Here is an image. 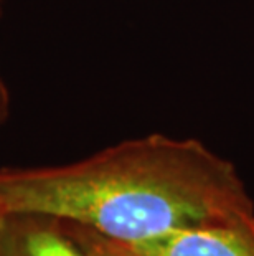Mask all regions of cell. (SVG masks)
<instances>
[{
	"label": "cell",
	"instance_id": "2",
	"mask_svg": "<svg viewBox=\"0 0 254 256\" xmlns=\"http://www.w3.org/2000/svg\"><path fill=\"white\" fill-rule=\"evenodd\" d=\"M129 246L145 256H254V216L183 228Z\"/></svg>",
	"mask_w": 254,
	"mask_h": 256
},
{
	"label": "cell",
	"instance_id": "5",
	"mask_svg": "<svg viewBox=\"0 0 254 256\" xmlns=\"http://www.w3.org/2000/svg\"><path fill=\"white\" fill-rule=\"evenodd\" d=\"M10 112V96H8V90L5 81L0 76V126L5 122V119L8 118Z\"/></svg>",
	"mask_w": 254,
	"mask_h": 256
},
{
	"label": "cell",
	"instance_id": "7",
	"mask_svg": "<svg viewBox=\"0 0 254 256\" xmlns=\"http://www.w3.org/2000/svg\"><path fill=\"white\" fill-rule=\"evenodd\" d=\"M2 10H3V0H0V17H2Z\"/></svg>",
	"mask_w": 254,
	"mask_h": 256
},
{
	"label": "cell",
	"instance_id": "4",
	"mask_svg": "<svg viewBox=\"0 0 254 256\" xmlns=\"http://www.w3.org/2000/svg\"><path fill=\"white\" fill-rule=\"evenodd\" d=\"M61 222L64 223L69 235L76 240L78 244L84 250V253L88 256H145L136 252L129 244L107 238L88 226L78 225V223H69L64 220Z\"/></svg>",
	"mask_w": 254,
	"mask_h": 256
},
{
	"label": "cell",
	"instance_id": "3",
	"mask_svg": "<svg viewBox=\"0 0 254 256\" xmlns=\"http://www.w3.org/2000/svg\"><path fill=\"white\" fill-rule=\"evenodd\" d=\"M0 256H88L64 223L41 214H3Z\"/></svg>",
	"mask_w": 254,
	"mask_h": 256
},
{
	"label": "cell",
	"instance_id": "6",
	"mask_svg": "<svg viewBox=\"0 0 254 256\" xmlns=\"http://www.w3.org/2000/svg\"><path fill=\"white\" fill-rule=\"evenodd\" d=\"M2 220H3V212L0 210V233H2Z\"/></svg>",
	"mask_w": 254,
	"mask_h": 256
},
{
	"label": "cell",
	"instance_id": "1",
	"mask_svg": "<svg viewBox=\"0 0 254 256\" xmlns=\"http://www.w3.org/2000/svg\"><path fill=\"white\" fill-rule=\"evenodd\" d=\"M0 210L50 215L126 244L254 216L230 160L200 140L162 134L124 140L66 166L0 168Z\"/></svg>",
	"mask_w": 254,
	"mask_h": 256
}]
</instances>
